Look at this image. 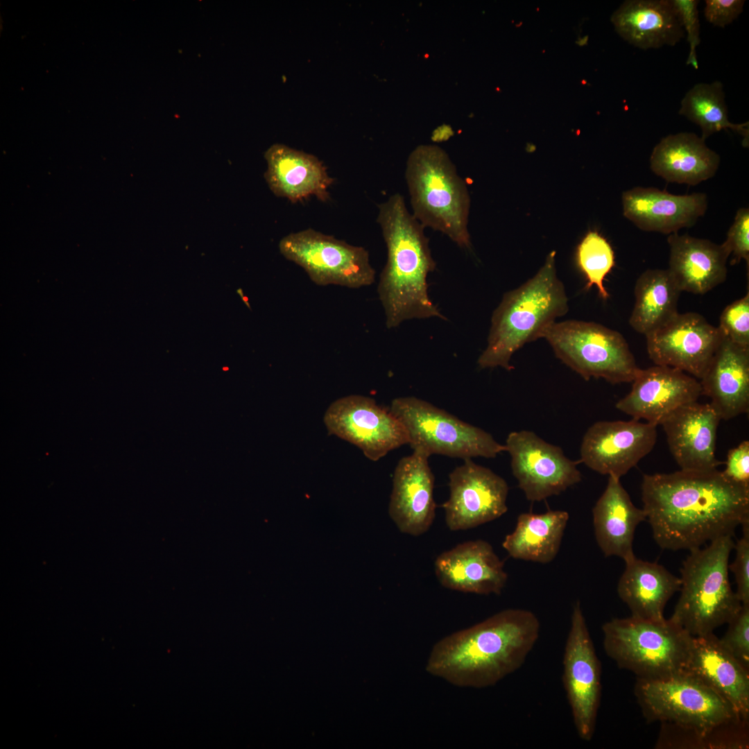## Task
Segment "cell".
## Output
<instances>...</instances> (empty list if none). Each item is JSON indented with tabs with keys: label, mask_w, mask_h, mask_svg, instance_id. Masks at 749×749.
<instances>
[{
	"label": "cell",
	"mask_w": 749,
	"mask_h": 749,
	"mask_svg": "<svg viewBox=\"0 0 749 749\" xmlns=\"http://www.w3.org/2000/svg\"><path fill=\"white\" fill-rule=\"evenodd\" d=\"M449 497L442 508L451 531L475 528L501 517L508 510L507 482L472 458L464 460L449 474Z\"/></svg>",
	"instance_id": "15"
},
{
	"label": "cell",
	"mask_w": 749,
	"mask_h": 749,
	"mask_svg": "<svg viewBox=\"0 0 749 749\" xmlns=\"http://www.w3.org/2000/svg\"><path fill=\"white\" fill-rule=\"evenodd\" d=\"M672 2L678 11L685 35H687V40L689 44V52L686 64L697 69L698 62L696 48L700 44V22L698 10L699 1L672 0Z\"/></svg>",
	"instance_id": "38"
},
{
	"label": "cell",
	"mask_w": 749,
	"mask_h": 749,
	"mask_svg": "<svg viewBox=\"0 0 749 749\" xmlns=\"http://www.w3.org/2000/svg\"><path fill=\"white\" fill-rule=\"evenodd\" d=\"M434 570L443 587L465 593L500 594L508 580L503 562L483 540L467 541L442 552L435 560Z\"/></svg>",
	"instance_id": "21"
},
{
	"label": "cell",
	"mask_w": 749,
	"mask_h": 749,
	"mask_svg": "<svg viewBox=\"0 0 749 749\" xmlns=\"http://www.w3.org/2000/svg\"><path fill=\"white\" fill-rule=\"evenodd\" d=\"M504 445L510 457L512 473L530 501L558 495L581 481L578 462L533 431H512Z\"/></svg>",
	"instance_id": "14"
},
{
	"label": "cell",
	"mask_w": 749,
	"mask_h": 749,
	"mask_svg": "<svg viewBox=\"0 0 749 749\" xmlns=\"http://www.w3.org/2000/svg\"><path fill=\"white\" fill-rule=\"evenodd\" d=\"M287 260L300 266L318 286L359 289L374 283L368 250L312 228L291 232L279 242Z\"/></svg>",
	"instance_id": "11"
},
{
	"label": "cell",
	"mask_w": 749,
	"mask_h": 749,
	"mask_svg": "<svg viewBox=\"0 0 749 749\" xmlns=\"http://www.w3.org/2000/svg\"><path fill=\"white\" fill-rule=\"evenodd\" d=\"M568 520V513L560 510L521 513L502 546L515 559L550 562L559 551Z\"/></svg>",
	"instance_id": "31"
},
{
	"label": "cell",
	"mask_w": 749,
	"mask_h": 749,
	"mask_svg": "<svg viewBox=\"0 0 749 749\" xmlns=\"http://www.w3.org/2000/svg\"><path fill=\"white\" fill-rule=\"evenodd\" d=\"M389 409L404 426L412 449L429 456L490 458L506 451L505 445L490 433L425 400L398 397L392 401Z\"/></svg>",
	"instance_id": "10"
},
{
	"label": "cell",
	"mask_w": 749,
	"mask_h": 749,
	"mask_svg": "<svg viewBox=\"0 0 749 749\" xmlns=\"http://www.w3.org/2000/svg\"><path fill=\"white\" fill-rule=\"evenodd\" d=\"M646 348L655 365L680 370L701 379L723 335L701 315L678 313L647 334Z\"/></svg>",
	"instance_id": "16"
},
{
	"label": "cell",
	"mask_w": 749,
	"mask_h": 749,
	"mask_svg": "<svg viewBox=\"0 0 749 749\" xmlns=\"http://www.w3.org/2000/svg\"><path fill=\"white\" fill-rule=\"evenodd\" d=\"M702 395L721 420H728L749 410V347L723 336L703 376Z\"/></svg>",
	"instance_id": "25"
},
{
	"label": "cell",
	"mask_w": 749,
	"mask_h": 749,
	"mask_svg": "<svg viewBox=\"0 0 749 749\" xmlns=\"http://www.w3.org/2000/svg\"><path fill=\"white\" fill-rule=\"evenodd\" d=\"M267 169L264 178L270 191L277 197L293 203L311 196L326 202L328 189L334 183L326 166L313 155L275 144L264 153Z\"/></svg>",
	"instance_id": "24"
},
{
	"label": "cell",
	"mask_w": 749,
	"mask_h": 749,
	"mask_svg": "<svg viewBox=\"0 0 749 749\" xmlns=\"http://www.w3.org/2000/svg\"><path fill=\"white\" fill-rule=\"evenodd\" d=\"M684 672L713 689L748 722L749 671L721 645L714 633L693 637Z\"/></svg>",
	"instance_id": "23"
},
{
	"label": "cell",
	"mask_w": 749,
	"mask_h": 749,
	"mask_svg": "<svg viewBox=\"0 0 749 749\" xmlns=\"http://www.w3.org/2000/svg\"><path fill=\"white\" fill-rule=\"evenodd\" d=\"M611 21L624 40L643 50L675 46L685 35L672 0L626 1Z\"/></svg>",
	"instance_id": "27"
},
{
	"label": "cell",
	"mask_w": 749,
	"mask_h": 749,
	"mask_svg": "<svg viewBox=\"0 0 749 749\" xmlns=\"http://www.w3.org/2000/svg\"><path fill=\"white\" fill-rule=\"evenodd\" d=\"M635 694L647 720L670 723L702 741L729 725L747 722L726 700L684 671L660 679L637 678Z\"/></svg>",
	"instance_id": "8"
},
{
	"label": "cell",
	"mask_w": 749,
	"mask_h": 749,
	"mask_svg": "<svg viewBox=\"0 0 749 749\" xmlns=\"http://www.w3.org/2000/svg\"><path fill=\"white\" fill-rule=\"evenodd\" d=\"M576 261L587 279L585 288L595 286L601 298L607 300L609 294L603 281L614 266V253L610 244L597 232H588L578 246Z\"/></svg>",
	"instance_id": "34"
},
{
	"label": "cell",
	"mask_w": 749,
	"mask_h": 749,
	"mask_svg": "<svg viewBox=\"0 0 749 749\" xmlns=\"http://www.w3.org/2000/svg\"><path fill=\"white\" fill-rule=\"evenodd\" d=\"M743 535L734 544V560L729 570L734 575L736 594L742 605L749 604V521L741 524Z\"/></svg>",
	"instance_id": "37"
},
{
	"label": "cell",
	"mask_w": 749,
	"mask_h": 749,
	"mask_svg": "<svg viewBox=\"0 0 749 749\" xmlns=\"http://www.w3.org/2000/svg\"><path fill=\"white\" fill-rule=\"evenodd\" d=\"M723 335L733 343L749 347V292L728 305L723 311L718 327Z\"/></svg>",
	"instance_id": "36"
},
{
	"label": "cell",
	"mask_w": 749,
	"mask_h": 749,
	"mask_svg": "<svg viewBox=\"0 0 749 749\" xmlns=\"http://www.w3.org/2000/svg\"><path fill=\"white\" fill-rule=\"evenodd\" d=\"M592 514L596 540L604 555L617 556L625 562L634 558L635 531L646 519V515L643 508L633 504L620 479L608 476Z\"/></svg>",
	"instance_id": "28"
},
{
	"label": "cell",
	"mask_w": 749,
	"mask_h": 749,
	"mask_svg": "<svg viewBox=\"0 0 749 749\" xmlns=\"http://www.w3.org/2000/svg\"><path fill=\"white\" fill-rule=\"evenodd\" d=\"M602 631L607 655L638 678H664L685 670L693 636L671 619L615 618Z\"/></svg>",
	"instance_id": "7"
},
{
	"label": "cell",
	"mask_w": 749,
	"mask_h": 749,
	"mask_svg": "<svg viewBox=\"0 0 749 749\" xmlns=\"http://www.w3.org/2000/svg\"><path fill=\"white\" fill-rule=\"evenodd\" d=\"M719 164V155L701 137L689 132L663 137L650 157L651 169L657 176L693 186L712 178Z\"/></svg>",
	"instance_id": "29"
},
{
	"label": "cell",
	"mask_w": 749,
	"mask_h": 749,
	"mask_svg": "<svg viewBox=\"0 0 749 749\" xmlns=\"http://www.w3.org/2000/svg\"><path fill=\"white\" fill-rule=\"evenodd\" d=\"M626 568L617 585L619 598L631 615L648 620H662L665 605L681 586L680 578L663 566L635 556L625 562Z\"/></svg>",
	"instance_id": "30"
},
{
	"label": "cell",
	"mask_w": 749,
	"mask_h": 749,
	"mask_svg": "<svg viewBox=\"0 0 749 749\" xmlns=\"http://www.w3.org/2000/svg\"><path fill=\"white\" fill-rule=\"evenodd\" d=\"M631 390L616 408L636 420L656 426L680 406L696 402L702 395L700 381L686 372L665 365L639 369Z\"/></svg>",
	"instance_id": "18"
},
{
	"label": "cell",
	"mask_w": 749,
	"mask_h": 749,
	"mask_svg": "<svg viewBox=\"0 0 749 749\" xmlns=\"http://www.w3.org/2000/svg\"><path fill=\"white\" fill-rule=\"evenodd\" d=\"M540 632V623L533 612L503 610L438 641L425 669L456 687L494 686L522 667Z\"/></svg>",
	"instance_id": "2"
},
{
	"label": "cell",
	"mask_w": 749,
	"mask_h": 749,
	"mask_svg": "<svg viewBox=\"0 0 749 749\" xmlns=\"http://www.w3.org/2000/svg\"><path fill=\"white\" fill-rule=\"evenodd\" d=\"M556 252L531 279L506 293L491 319L488 345L478 359L480 368L501 367L508 371L513 354L542 338L544 330L569 309L562 282L556 274Z\"/></svg>",
	"instance_id": "4"
},
{
	"label": "cell",
	"mask_w": 749,
	"mask_h": 749,
	"mask_svg": "<svg viewBox=\"0 0 749 749\" xmlns=\"http://www.w3.org/2000/svg\"><path fill=\"white\" fill-rule=\"evenodd\" d=\"M429 457L413 450L399 460L394 471L389 515L402 533L413 536L426 533L436 515L434 476Z\"/></svg>",
	"instance_id": "19"
},
{
	"label": "cell",
	"mask_w": 749,
	"mask_h": 749,
	"mask_svg": "<svg viewBox=\"0 0 749 749\" xmlns=\"http://www.w3.org/2000/svg\"><path fill=\"white\" fill-rule=\"evenodd\" d=\"M237 293H238L239 294V295H240V296L241 297V298L243 299V302H244L246 303V305H247V306H248V307H249V304H248V299L247 298H246V297H244V296H243V291H242V290H241V289H239L237 290Z\"/></svg>",
	"instance_id": "42"
},
{
	"label": "cell",
	"mask_w": 749,
	"mask_h": 749,
	"mask_svg": "<svg viewBox=\"0 0 749 749\" xmlns=\"http://www.w3.org/2000/svg\"><path fill=\"white\" fill-rule=\"evenodd\" d=\"M732 537L722 536L703 549L690 550L682 563L680 596L670 619L693 637L713 633L742 605L728 576L734 546Z\"/></svg>",
	"instance_id": "5"
},
{
	"label": "cell",
	"mask_w": 749,
	"mask_h": 749,
	"mask_svg": "<svg viewBox=\"0 0 749 749\" xmlns=\"http://www.w3.org/2000/svg\"><path fill=\"white\" fill-rule=\"evenodd\" d=\"M405 178L415 218L459 247L470 248L467 186L445 151L433 145L415 148L407 160Z\"/></svg>",
	"instance_id": "6"
},
{
	"label": "cell",
	"mask_w": 749,
	"mask_h": 749,
	"mask_svg": "<svg viewBox=\"0 0 749 749\" xmlns=\"http://www.w3.org/2000/svg\"><path fill=\"white\" fill-rule=\"evenodd\" d=\"M643 509L662 549L700 548L749 521V486L717 469L645 474Z\"/></svg>",
	"instance_id": "1"
},
{
	"label": "cell",
	"mask_w": 749,
	"mask_h": 749,
	"mask_svg": "<svg viewBox=\"0 0 749 749\" xmlns=\"http://www.w3.org/2000/svg\"><path fill=\"white\" fill-rule=\"evenodd\" d=\"M324 423L329 434L356 446L373 461L409 444L404 426L390 410L363 395L335 400L325 413Z\"/></svg>",
	"instance_id": "13"
},
{
	"label": "cell",
	"mask_w": 749,
	"mask_h": 749,
	"mask_svg": "<svg viewBox=\"0 0 749 749\" xmlns=\"http://www.w3.org/2000/svg\"><path fill=\"white\" fill-rule=\"evenodd\" d=\"M562 683L578 737L589 741L595 731L601 693V668L580 603L576 601L562 659Z\"/></svg>",
	"instance_id": "12"
},
{
	"label": "cell",
	"mask_w": 749,
	"mask_h": 749,
	"mask_svg": "<svg viewBox=\"0 0 749 749\" xmlns=\"http://www.w3.org/2000/svg\"><path fill=\"white\" fill-rule=\"evenodd\" d=\"M657 427L634 419L596 422L583 438L580 461L594 472L620 479L652 451Z\"/></svg>",
	"instance_id": "17"
},
{
	"label": "cell",
	"mask_w": 749,
	"mask_h": 749,
	"mask_svg": "<svg viewBox=\"0 0 749 749\" xmlns=\"http://www.w3.org/2000/svg\"><path fill=\"white\" fill-rule=\"evenodd\" d=\"M623 216L638 228L666 234L693 226L707 209L704 193L675 195L654 187H636L622 194Z\"/></svg>",
	"instance_id": "22"
},
{
	"label": "cell",
	"mask_w": 749,
	"mask_h": 749,
	"mask_svg": "<svg viewBox=\"0 0 749 749\" xmlns=\"http://www.w3.org/2000/svg\"><path fill=\"white\" fill-rule=\"evenodd\" d=\"M669 268L681 291L705 294L724 282L730 252L722 244L687 234H671Z\"/></svg>",
	"instance_id": "26"
},
{
	"label": "cell",
	"mask_w": 749,
	"mask_h": 749,
	"mask_svg": "<svg viewBox=\"0 0 749 749\" xmlns=\"http://www.w3.org/2000/svg\"><path fill=\"white\" fill-rule=\"evenodd\" d=\"M728 624V630L719 642L749 671V604L742 605Z\"/></svg>",
	"instance_id": "35"
},
{
	"label": "cell",
	"mask_w": 749,
	"mask_h": 749,
	"mask_svg": "<svg viewBox=\"0 0 749 749\" xmlns=\"http://www.w3.org/2000/svg\"><path fill=\"white\" fill-rule=\"evenodd\" d=\"M542 338L556 356L584 379L601 378L611 384L632 382L640 368L624 337L594 322H554Z\"/></svg>",
	"instance_id": "9"
},
{
	"label": "cell",
	"mask_w": 749,
	"mask_h": 749,
	"mask_svg": "<svg viewBox=\"0 0 749 749\" xmlns=\"http://www.w3.org/2000/svg\"><path fill=\"white\" fill-rule=\"evenodd\" d=\"M387 261L377 292L387 328L413 318L445 319L428 295L427 276L436 268L424 227L411 214L400 193L378 205Z\"/></svg>",
	"instance_id": "3"
},
{
	"label": "cell",
	"mask_w": 749,
	"mask_h": 749,
	"mask_svg": "<svg viewBox=\"0 0 749 749\" xmlns=\"http://www.w3.org/2000/svg\"><path fill=\"white\" fill-rule=\"evenodd\" d=\"M745 2L743 0H706L705 18L712 25L724 28L742 13Z\"/></svg>",
	"instance_id": "40"
},
{
	"label": "cell",
	"mask_w": 749,
	"mask_h": 749,
	"mask_svg": "<svg viewBox=\"0 0 749 749\" xmlns=\"http://www.w3.org/2000/svg\"><path fill=\"white\" fill-rule=\"evenodd\" d=\"M681 292L667 269L645 270L635 283L630 325L644 335L662 327L678 313Z\"/></svg>",
	"instance_id": "32"
},
{
	"label": "cell",
	"mask_w": 749,
	"mask_h": 749,
	"mask_svg": "<svg viewBox=\"0 0 749 749\" xmlns=\"http://www.w3.org/2000/svg\"><path fill=\"white\" fill-rule=\"evenodd\" d=\"M723 473L730 480L749 486V442L744 440L728 451Z\"/></svg>",
	"instance_id": "41"
},
{
	"label": "cell",
	"mask_w": 749,
	"mask_h": 749,
	"mask_svg": "<svg viewBox=\"0 0 749 749\" xmlns=\"http://www.w3.org/2000/svg\"><path fill=\"white\" fill-rule=\"evenodd\" d=\"M721 417L709 404L697 401L684 404L661 423L668 445L682 470L707 471L723 463L715 456Z\"/></svg>",
	"instance_id": "20"
},
{
	"label": "cell",
	"mask_w": 749,
	"mask_h": 749,
	"mask_svg": "<svg viewBox=\"0 0 749 749\" xmlns=\"http://www.w3.org/2000/svg\"><path fill=\"white\" fill-rule=\"evenodd\" d=\"M678 113L700 127L704 140L721 130L731 129L743 136L744 146H748V122L730 121L723 85L718 80L694 85L682 98Z\"/></svg>",
	"instance_id": "33"
},
{
	"label": "cell",
	"mask_w": 749,
	"mask_h": 749,
	"mask_svg": "<svg viewBox=\"0 0 749 749\" xmlns=\"http://www.w3.org/2000/svg\"><path fill=\"white\" fill-rule=\"evenodd\" d=\"M725 248L733 255L732 264L744 259L749 264V209L748 207L739 208L735 215L734 221L730 227L726 240L723 243Z\"/></svg>",
	"instance_id": "39"
}]
</instances>
